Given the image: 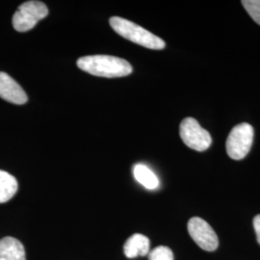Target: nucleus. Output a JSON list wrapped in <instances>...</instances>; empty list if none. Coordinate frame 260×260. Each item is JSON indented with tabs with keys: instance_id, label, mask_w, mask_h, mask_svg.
<instances>
[{
	"instance_id": "obj_1",
	"label": "nucleus",
	"mask_w": 260,
	"mask_h": 260,
	"mask_svg": "<svg viewBox=\"0 0 260 260\" xmlns=\"http://www.w3.org/2000/svg\"><path fill=\"white\" fill-rule=\"evenodd\" d=\"M76 65L85 73L101 77H122L132 73V66L126 60L115 56H84Z\"/></svg>"
},
{
	"instance_id": "obj_2",
	"label": "nucleus",
	"mask_w": 260,
	"mask_h": 260,
	"mask_svg": "<svg viewBox=\"0 0 260 260\" xmlns=\"http://www.w3.org/2000/svg\"><path fill=\"white\" fill-rule=\"evenodd\" d=\"M109 22L115 32L134 44L155 50L163 49L166 46L165 42L161 38L155 36L147 29L141 27L128 19H122L120 17H112Z\"/></svg>"
},
{
	"instance_id": "obj_3",
	"label": "nucleus",
	"mask_w": 260,
	"mask_h": 260,
	"mask_svg": "<svg viewBox=\"0 0 260 260\" xmlns=\"http://www.w3.org/2000/svg\"><path fill=\"white\" fill-rule=\"evenodd\" d=\"M253 142V127L250 123L242 122L233 127L226 140V152L233 160H241L251 150Z\"/></svg>"
},
{
	"instance_id": "obj_4",
	"label": "nucleus",
	"mask_w": 260,
	"mask_h": 260,
	"mask_svg": "<svg viewBox=\"0 0 260 260\" xmlns=\"http://www.w3.org/2000/svg\"><path fill=\"white\" fill-rule=\"evenodd\" d=\"M48 9L44 2L31 0L22 3L13 17V26L19 32H26L35 27L38 21L45 19Z\"/></svg>"
},
{
	"instance_id": "obj_5",
	"label": "nucleus",
	"mask_w": 260,
	"mask_h": 260,
	"mask_svg": "<svg viewBox=\"0 0 260 260\" xmlns=\"http://www.w3.org/2000/svg\"><path fill=\"white\" fill-rule=\"evenodd\" d=\"M179 135L187 147L197 151H205L211 146L212 138L194 118H186L179 126Z\"/></svg>"
},
{
	"instance_id": "obj_6",
	"label": "nucleus",
	"mask_w": 260,
	"mask_h": 260,
	"mask_svg": "<svg viewBox=\"0 0 260 260\" xmlns=\"http://www.w3.org/2000/svg\"><path fill=\"white\" fill-rule=\"evenodd\" d=\"M188 233L196 244L206 251H213L218 248L219 240L210 224L199 217L188 222Z\"/></svg>"
},
{
	"instance_id": "obj_7",
	"label": "nucleus",
	"mask_w": 260,
	"mask_h": 260,
	"mask_svg": "<svg viewBox=\"0 0 260 260\" xmlns=\"http://www.w3.org/2000/svg\"><path fill=\"white\" fill-rule=\"evenodd\" d=\"M0 98L18 105L24 104L28 101L27 94L20 85L3 72H0Z\"/></svg>"
},
{
	"instance_id": "obj_8",
	"label": "nucleus",
	"mask_w": 260,
	"mask_h": 260,
	"mask_svg": "<svg viewBox=\"0 0 260 260\" xmlns=\"http://www.w3.org/2000/svg\"><path fill=\"white\" fill-rule=\"evenodd\" d=\"M149 239L143 234H133L123 246V252L127 258H136L149 254Z\"/></svg>"
},
{
	"instance_id": "obj_9",
	"label": "nucleus",
	"mask_w": 260,
	"mask_h": 260,
	"mask_svg": "<svg viewBox=\"0 0 260 260\" xmlns=\"http://www.w3.org/2000/svg\"><path fill=\"white\" fill-rule=\"evenodd\" d=\"M0 260H26L23 245L13 237L2 238L0 240Z\"/></svg>"
},
{
	"instance_id": "obj_10",
	"label": "nucleus",
	"mask_w": 260,
	"mask_h": 260,
	"mask_svg": "<svg viewBox=\"0 0 260 260\" xmlns=\"http://www.w3.org/2000/svg\"><path fill=\"white\" fill-rule=\"evenodd\" d=\"M133 176L141 185L149 190H155L159 187V179L156 175L144 164H136L133 167Z\"/></svg>"
},
{
	"instance_id": "obj_11",
	"label": "nucleus",
	"mask_w": 260,
	"mask_h": 260,
	"mask_svg": "<svg viewBox=\"0 0 260 260\" xmlns=\"http://www.w3.org/2000/svg\"><path fill=\"white\" fill-rule=\"evenodd\" d=\"M19 184L16 177L0 170V204L10 201L18 192Z\"/></svg>"
},
{
	"instance_id": "obj_12",
	"label": "nucleus",
	"mask_w": 260,
	"mask_h": 260,
	"mask_svg": "<svg viewBox=\"0 0 260 260\" xmlns=\"http://www.w3.org/2000/svg\"><path fill=\"white\" fill-rule=\"evenodd\" d=\"M149 260H174V253L166 246H159L149 251Z\"/></svg>"
},
{
	"instance_id": "obj_13",
	"label": "nucleus",
	"mask_w": 260,
	"mask_h": 260,
	"mask_svg": "<svg viewBox=\"0 0 260 260\" xmlns=\"http://www.w3.org/2000/svg\"><path fill=\"white\" fill-rule=\"evenodd\" d=\"M242 4L251 19L260 25V0H243Z\"/></svg>"
},
{
	"instance_id": "obj_14",
	"label": "nucleus",
	"mask_w": 260,
	"mask_h": 260,
	"mask_svg": "<svg viewBox=\"0 0 260 260\" xmlns=\"http://www.w3.org/2000/svg\"><path fill=\"white\" fill-rule=\"evenodd\" d=\"M253 228H254V231L256 233V238H257V242L260 245V214L255 216L254 219H253Z\"/></svg>"
}]
</instances>
